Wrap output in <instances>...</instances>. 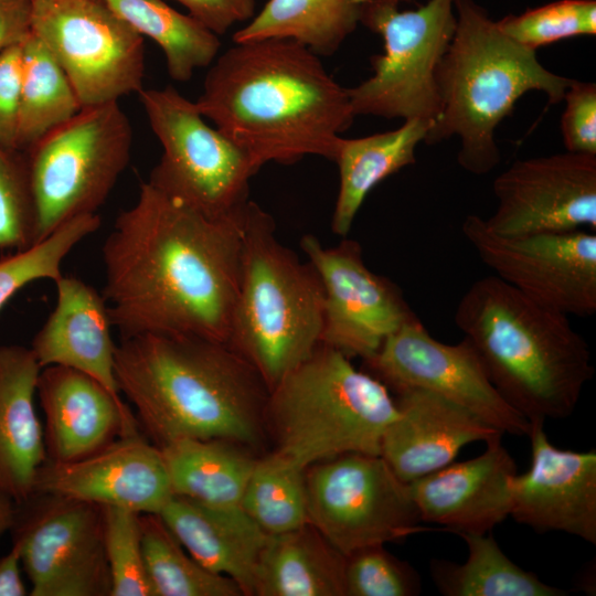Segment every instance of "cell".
<instances>
[{
	"label": "cell",
	"mask_w": 596,
	"mask_h": 596,
	"mask_svg": "<svg viewBox=\"0 0 596 596\" xmlns=\"http://www.w3.org/2000/svg\"><path fill=\"white\" fill-rule=\"evenodd\" d=\"M246 206L212 217L147 181L140 184L102 251V295L121 339L160 333L227 343Z\"/></svg>",
	"instance_id": "6da1fadb"
},
{
	"label": "cell",
	"mask_w": 596,
	"mask_h": 596,
	"mask_svg": "<svg viewBox=\"0 0 596 596\" xmlns=\"http://www.w3.org/2000/svg\"><path fill=\"white\" fill-rule=\"evenodd\" d=\"M194 103L260 168L306 156L331 160L355 118L348 88L319 55L288 39L235 43L210 65Z\"/></svg>",
	"instance_id": "7a4b0ae2"
},
{
	"label": "cell",
	"mask_w": 596,
	"mask_h": 596,
	"mask_svg": "<svg viewBox=\"0 0 596 596\" xmlns=\"http://www.w3.org/2000/svg\"><path fill=\"white\" fill-rule=\"evenodd\" d=\"M115 377L139 428L159 448L192 438L255 450L268 438L269 390L227 343L160 333L125 338L116 348Z\"/></svg>",
	"instance_id": "3957f363"
},
{
	"label": "cell",
	"mask_w": 596,
	"mask_h": 596,
	"mask_svg": "<svg viewBox=\"0 0 596 596\" xmlns=\"http://www.w3.org/2000/svg\"><path fill=\"white\" fill-rule=\"evenodd\" d=\"M455 323L497 391L530 423L573 414L594 366L589 347L568 316L494 275L466 290Z\"/></svg>",
	"instance_id": "277c9868"
},
{
	"label": "cell",
	"mask_w": 596,
	"mask_h": 596,
	"mask_svg": "<svg viewBox=\"0 0 596 596\" xmlns=\"http://www.w3.org/2000/svg\"><path fill=\"white\" fill-rule=\"evenodd\" d=\"M456 29L436 70L440 113L424 142L458 137V164L483 175L500 162L496 129L530 91L563 102L572 78L544 67L530 50L505 35L475 0H454Z\"/></svg>",
	"instance_id": "5b68a950"
},
{
	"label": "cell",
	"mask_w": 596,
	"mask_h": 596,
	"mask_svg": "<svg viewBox=\"0 0 596 596\" xmlns=\"http://www.w3.org/2000/svg\"><path fill=\"white\" fill-rule=\"evenodd\" d=\"M273 216L249 200L243 219L241 275L227 344L270 391L320 344V277L276 237Z\"/></svg>",
	"instance_id": "8992f818"
},
{
	"label": "cell",
	"mask_w": 596,
	"mask_h": 596,
	"mask_svg": "<svg viewBox=\"0 0 596 596\" xmlns=\"http://www.w3.org/2000/svg\"><path fill=\"white\" fill-rule=\"evenodd\" d=\"M397 415L381 381L320 343L269 391L265 424L273 450L307 469L345 454L380 455Z\"/></svg>",
	"instance_id": "52a82bcc"
},
{
	"label": "cell",
	"mask_w": 596,
	"mask_h": 596,
	"mask_svg": "<svg viewBox=\"0 0 596 596\" xmlns=\"http://www.w3.org/2000/svg\"><path fill=\"white\" fill-rule=\"evenodd\" d=\"M132 129L118 102L83 107L29 150L35 244L66 222L94 214L128 166Z\"/></svg>",
	"instance_id": "ba28073f"
},
{
	"label": "cell",
	"mask_w": 596,
	"mask_h": 596,
	"mask_svg": "<svg viewBox=\"0 0 596 596\" xmlns=\"http://www.w3.org/2000/svg\"><path fill=\"white\" fill-rule=\"evenodd\" d=\"M401 0H361L359 23L383 39L370 58L373 74L348 88L355 116L423 119L440 113L436 70L456 29L454 0H428L400 9Z\"/></svg>",
	"instance_id": "9c48e42d"
},
{
	"label": "cell",
	"mask_w": 596,
	"mask_h": 596,
	"mask_svg": "<svg viewBox=\"0 0 596 596\" xmlns=\"http://www.w3.org/2000/svg\"><path fill=\"white\" fill-rule=\"evenodd\" d=\"M138 95L162 147L147 182L212 217L241 212L260 167L174 87L142 88Z\"/></svg>",
	"instance_id": "30bf717a"
},
{
	"label": "cell",
	"mask_w": 596,
	"mask_h": 596,
	"mask_svg": "<svg viewBox=\"0 0 596 596\" xmlns=\"http://www.w3.org/2000/svg\"><path fill=\"white\" fill-rule=\"evenodd\" d=\"M305 477L308 523L345 556L434 530L419 525L409 485L380 455L345 454L309 466Z\"/></svg>",
	"instance_id": "8fae6325"
},
{
	"label": "cell",
	"mask_w": 596,
	"mask_h": 596,
	"mask_svg": "<svg viewBox=\"0 0 596 596\" xmlns=\"http://www.w3.org/2000/svg\"><path fill=\"white\" fill-rule=\"evenodd\" d=\"M31 31L64 71L82 107L143 88V38L103 0H32Z\"/></svg>",
	"instance_id": "7c38bea8"
},
{
	"label": "cell",
	"mask_w": 596,
	"mask_h": 596,
	"mask_svg": "<svg viewBox=\"0 0 596 596\" xmlns=\"http://www.w3.org/2000/svg\"><path fill=\"white\" fill-rule=\"evenodd\" d=\"M31 596H110L102 505L34 493L9 531Z\"/></svg>",
	"instance_id": "4fadbf2b"
},
{
	"label": "cell",
	"mask_w": 596,
	"mask_h": 596,
	"mask_svg": "<svg viewBox=\"0 0 596 596\" xmlns=\"http://www.w3.org/2000/svg\"><path fill=\"white\" fill-rule=\"evenodd\" d=\"M465 238L496 276L531 300L566 316L596 312V234L583 230L502 236L470 214Z\"/></svg>",
	"instance_id": "5bb4252c"
},
{
	"label": "cell",
	"mask_w": 596,
	"mask_h": 596,
	"mask_svg": "<svg viewBox=\"0 0 596 596\" xmlns=\"http://www.w3.org/2000/svg\"><path fill=\"white\" fill-rule=\"evenodd\" d=\"M363 362L365 371L395 394L425 390L502 434L528 436L530 432V422L497 391L472 345L465 338L455 344L436 340L418 318L403 324Z\"/></svg>",
	"instance_id": "9a60e30c"
},
{
	"label": "cell",
	"mask_w": 596,
	"mask_h": 596,
	"mask_svg": "<svg viewBox=\"0 0 596 596\" xmlns=\"http://www.w3.org/2000/svg\"><path fill=\"white\" fill-rule=\"evenodd\" d=\"M300 247L324 291L320 343L349 359L366 360L403 324L417 319L401 289L368 268L356 241L343 237L337 246L323 247L306 234Z\"/></svg>",
	"instance_id": "2e32d148"
},
{
	"label": "cell",
	"mask_w": 596,
	"mask_h": 596,
	"mask_svg": "<svg viewBox=\"0 0 596 596\" xmlns=\"http://www.w3.org/2000/svg\"><path fill=\"white\" fill-rule=\"evenodd\" d=\"M486 225L502 236L596 230V156L565 151L514 161L493 181Z\"/></svg>",
	"instance_id": "e0dca14e"
},
{
	"label": "cell",
	"mask_w": 596,
	"mask_h": 596,
	"mask_svg": "<svg viewBox=\"0 0 596 596\" xmlns=\"http://www.w3.org/2000/svg\"><path fill=\"white\" fill-rule=\"evenodd\" d=\"M544 423H530L531 466L510 479L512 517L539 533L563 532L596 544V451L560 449Z\"/></svg>",
	"instance_id": "ac0fdd59"
},
{
	"label": "cell",
	"mask_w": 596,
	"mask_h": 596,
	"mask_svg": "<svg viewBox=\"0 0 596 596\" xmlns=\"http://www.w3.org/2000/svg\"><path fill=\"white\" fill-rule=\"evenodd\" d=\"M34 493L61 496L99 505H115L140 514H159L172 498L161 449L138 433L84 459L46 460Z\"/></svg>",
	"instance_id": "d6986e66"
},
{
	"label": "cell",
	"mask_w": 596,
	"mask_h": 596,
	"mask_svg": "<svg viewBox=\"0 0 596 596\" xmlns=\"http://www.w3.org/2000/svg\"><path fill=\"white\" fill-rule=\"evenodd\" d=\"M36 393L45 418L47 460L77 461L120 437L139 433L135 413L121 396L78 370L62 365L42 368Z\"/></svg>",
	"instance_id": "ffe728a7"
},
{
	"label": "cell",
	"mask_w": 596,
	"mask_h": 596,
	"mask_svg": "<svg viewBox=\"0 0 596 596\" xmlns=\"http://www.w3.org/2000/svg\"><path fill=\"white\" fill-rule=\"evenodd\" d=\"M501 438L488 440L477 457L408 483L422 521L456 533L486 534L510 517L517 465Z\"/></svg>",
	"instance_id": "44dd1931"
},
{
	"label": "cell",
	"mask_w": 596,
	"mask_h": 596,
	"mask_svg": "<svg viewBox=\"0 0 596 596\" xmlns=\"http://www.w3.org/2000/svg\"><path fill=\"white\" fill-rule=\"evenodd\" d=\"M396 395L398 415L384 433L380 456L405 483L449 465L467 444L503 435L432 392L412 389Z\"/></svg>",
	"instance_id": "7402d4cb"
},
{
	"label": "cell",
	"mask_w": 596,
	"mask_h": 596,
	"mask_svg": "<svg viewBox=\"0 0 596 596\" xmlns=\"http://www.w3.org/2000/svg\"><path fill=\"white\" fill-rule=\"evenodd\" d=\"M54 283L55 307L31 347L41 369L62 365L78 370L121 396L115 377L117 345L103 295L73 276L62 275Z\"/></svg>",
	"instance_id": "603a6c76"
},
{
	"label": "cell",
	"mask_w": 596,
	"mask_h": 596,
	"mask_svg": "<svg viewBox=\"0 0 596 596\" xmlns=\"http://www.w3.org/2000/svg\"><path fill=\"white\" fill-rule=\"evenodd\" d=\"M183 549L203 567L232 578L254 596L268 535L240 505H206L173 494L159 513Z\"/></svg>",
	"instance_id": "cb8c5ba5"
},
{
	"label": "cell",
	"mask_w": 596,
	"mask_h": 596,
	"mask_svg": "<svg viewBox=\"0 0 596 596\" xmlns=\"http://www.w3.org/2000/svg\"><path fill=\"white\" fill-rule=\"evenodd\" d=\"M40 372L31 348L0 345V488L15 503L34 494L38 472L47 460L34 407Z\"/></svg>",
	"instance_id": "d4e9b609"
},
{
	"label": "cell",
	"mask_w": 596,
	"mask_h": 596,
	"mask_svg": "<svg viewBox=\"0 0 596 596\" xmlns=\"http://www.w3.org/2000/svg\"><path fill=\"white\" fill-rule=\"evenodd\" d=\"M433 126L406 119L396 129L334 142L331 160L339 170V191L331 220L334 234L347 237L371 190L387 177L416 162L415 151Z\"/></svg>",
	"instance_id": "484cf974"
},
{
	"label": "cell",
	"mask_w": 596,
	"mask_h": 596,
	"mask_svg": "<svg viewBox=\"0 0 596 596\" xmlns=\"http://www.w3.org/2000/svg\"><path fill=\"white\" fill-rule=\"evenodd\" d=\"M347 556L312 524L268 535L254 596H345Z\"/></svg>",
	"instance_id": "4316f807"
},
{
	"label": "cell",
	"mask_w": 596,
	"mask_h": 596,
	"mask_svg": "<svg viewBox=\"0 0 596 596\" xmlns=\"http://www.w3.org/2000/svg\"><path fill=\"white\" fill-rule=\"evenodd\" d=\"M160 449L173 494L214 507L240 505L258 459L254 450L222 439L184 438Z\"/></svg>",
	"instance_id": "83f0119b"
},
{
	"label": "cell",
	"mask_w": 596,
	"mask_h": 596,
	"mask_svg": "<svg viewBox=\"0 0 596 596\" xmlns=\"http://www.w3.org/2000/svg\"><path fill=\"white\" fill-rule=\"evenodd\" d=\"M360 6L361 0H268L233 41L288 39L330 56L356 29Z\"/></svg>",
	"instance_id": "f1b7e54d"
},
{
	"label": "cell",
	"mask_w": 596,
	"mask_h": 596,
	"mask_svg": "<svg viewBox=\"0 0 596 596\" xmlns=\"http://www.w3.org/2000/svg\"><path fill=\"white\" fill-rule=\"evenodd\" d=\"M466 543L464 563L433 558L429 574L445 596H566L568 590L524 571L500 549L491 534L457 533Z\"/></svg>",
	"instance_id": "f546056e"
},
{
	"label": "cell",
	"mask_w": 596,
	"mask_h": 596,
	"mask_svg": "<svg viewBox=\"0 0 596 596\" xmlns=\"http://www.w3.org/2000/svg\"><path fill=\"white\" fill-rule=\"evenodd\" d=\"M103 1L142 38L146 35L158 44L169 76L177 82L189 81L198 68L210 66L219 54V35L162 0Z\"/></svg>",
	"instance_id": "4dcf8cb0"
},
{
	"label": "cell",
	"mask_w": 596,
	"mask_h": 596,
	"mask_svg": "<svg viewBox=\"0 0 596 596\" xmlns=\"http://www.w3.org/2000/svg\"><path fill=\"white\" fill-rule=\"evenodd\" d=\"M21 47L22 83L17 149L26 151L83 107L62 67L32 31Z\"/></svg>",
	"instance_id": "1f68e13d"
},
{
	"label": "cell",
	"mask_w": 596,
	"mask_h": 596,
	"mask_svg": "<svg viewBox=\"0 0 596 596\" xmlns=\"http://www.w3.org/2000/svg\"><path fill=\"white\" fill-rule=\"evenodd\" d=\"M142 551L155 596H242L230 577L198 563L159 514H140Z\"/></svg>",
	"instance_id": "d6a6232c"
},
{
	"label": "cell",
	"mask_w": 596,
	"mask_h": 596,
	"mask_svg": "<svg viewBox=\"0 0 596 596\" xmlns=\"http://www.w3.org/2000/svg\"><path fill=\"white\" fill-rule=\"evenodd\" d=\"M306 469L272 450L257 462L240 507L267 534H280L308 523Z\"/></svg>",
	"instance_id": "836d02e7"
},
{
	"label": "cell",
	"mask_w": 596,
	"mask_h": 596,
	"mask_svg": "<svg viewBox=\"0 0 596 596\" xmlns=\"http://www.w3.org/2000/svg\"><path fill=\"white\" fill-rule=\"evenodd\" d=\"M99 225L100 219L96 213L77 216L28 249L2 256L0 310L25 285L40 279H58L63 275L61 266L64 258Z\"/></svg>",
	"instance_id": "e575fe53"
},
{
	"label": "cell",
	"mask_w": 596,
	"mask_h": 596,
	"mask_svg": "<svg viewBox=\"0 0 596 596\" xmlns=\"http://www.w3.org/2000/svg\"><path fill=\"white\" fill-rule=\"evenodd\" d=\"M110 596H155L142 551L140 513L102 505Z\"/></svg>",
	"instance_id": "d590c367"
},
{
	"label": "cell",
	"mask_w": 596,
	"mask_h": 596,
	"mask_svg": "<svg viewBox=\"0 0 596 596\" xmlns=\"http://www.w3.org/2000/svg\"><path fill=\"white\" fill-rule=\"evenodd\" d=\"M499 29L517 43L536 51L565 39L595 35V0H558L508 14L497 21Z\"/></svg>",
	"instance_id": "8d00e7d4"
},
{
	"label": "cell",
	"mask_w": 596,
	"mask_h": 596,
	"mask_svg": "<svg viewBox=\"0 0 596 596\" xmlns=\"http://www.w3.org/2000/svg\"><path fill=\"white\" fill-rule=\"evenodd\" d=\"M36 206L24 151L0 146V251L35 244Z\"/></svg>",
	"instance_id": "74e56055"
},
{
	"label": "cell",
	"mask_w": 596,
	"mask_h": 596,
	"mask_svg": "<svg viewBox=\"0 0 596 596\" xmlns=\"http://www.w3.org/2000/svg\"><path fill=\"white\" fill-rule=\"evenodd\" d=\"M418 572L405 561L373 545L347 556L345 596H417Z\"/></svg>",
	"instance_id": "f35d334b"
},
{
	"label": "cell",
	"mask_w": 596,
	"mask_h": 596,
	"mask_svg": "<svg viewBox=\"0 0 596 596\" xmlns=\"http://www.w3.org/2000/svg\"><path fill=\"white\" fill-rule=\"evenodd\" d=\"M563 100L561 131L566 151L596 156V84L573 79Z\"/></svg>",
	"instance_id": "ab89813d"
},
{
	"label": "cell",
	"mask_w": 596,
	"mask_h": 596,
	"mask_svg": "<svg viewBox=\"0 0 596 596\" xmlns=\"http://www.w3.org/2000/svg\"><path fill=\"white\" fill-rule=\"evenodd\" d=\"M22 83L21 43L0 52V146L17 149Z\"/></svg>",
	"instance_id": "60d3db41"
},
{
	"label": "cell",
	"mask_w": 596,
	"mask_h": 596,
	"mask_svg": "<svg viewBox=\"0 0 596 596\" xmlns=\"http://www.w3.org/2000/svg\"><path fill=\"white\" fill-rule=\"evenodd\" d=\"M189 15L216 35L227 32L235 23L251 20L255 0H175Z\"/></svg>",
	"instance_id": "b9f144b4"
},
{
	"label": "cell",
	"mask_w": 596,
	"mask_h": 596,
	"mask_svg": "<svg viewBox=\"0 0 596 596\" xmlns=\"http://www.w3.org/2000/svg\"><path fill=\"white\" fill-rule=\"evenodd\" d=\"M31 20L32 0H0V52L25 40Z\"/></svg>",
	"instance_id": "7bdbcfd3"
},
{
	"label": "cell",
	"mask_w": 596,
	"mask_h": 596,
	"mask_svg": "<svg viewBox=\"0 0 596 596\" xmlns=\"http://www.w3.org/2000/svg\"><path fill=\"white\" fill-rule=\"evenodd\" d=\"M20 555L13 546L0 557V596H24L28 590L21 577Z\"/></svg>",
	"instance_id": "ee69618b"
},
{
	"label": "cell",
	"mask_w": 596,
	"mask_h": 596,
	"mask_svg": "<svg viewBox=\"0 0 596 596\" xmlns=\"http://www.w3.org/2000/svg\"><path fill=\"white\" fill-rule=\"evenodd\" d=\"M17 503L0 488V539L9 532L14 520Z\"/></svg>",
	"instance_id": "f6af8a7d"
}]
</instances>
